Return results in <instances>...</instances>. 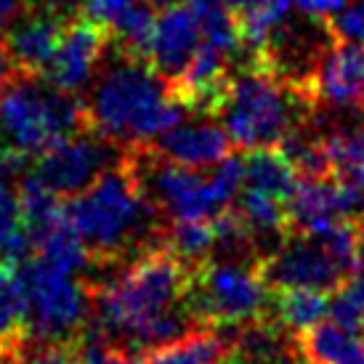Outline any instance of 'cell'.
Returning a JSON list of instances; mask_svg holds the SVG:
<instances>
[{
  "label": "cell",
  "mask_w": 364,
  "mask_h": 364,
  "mask_svg": "<svg viewBox=\"0 0 364 364\" xmlns=\"http://www.w3.org/2000/svg\"><path fill=\"white\" fill-rule=\"evenodd\" d=\"M162 245L173 250L189 266L203 263L218 247L215 218H194V221H173L168 232H162Z\"/></svg>",
  "instance_id": "484cf974"
},
{
  "label": "cell",
  "mask_w": 364,
  "mask_h": 364,
  "mask_svg": "<svg viewBox=\"0 0 364 364\" xmlns=\"http://www.w3.org/2000/svg\"><path fill=\"white\" fill-rule=\"evenodd\" d=\"M200 46H203V30L192 9L171 6L160 16H154L149 41L144 46V59L173 85L186 72Z\"/></svg>",
  "instance_id": "5bb4252c"
},
{
  "label": "cell",
  "mask_w": 364,
  "mask_h": 364,
  "mask_svg": "<svg viewBox=\"0 0 364 364\" xmlns=\"http://www.w3.org/2000/svg\"><path fill=\"white\" fill-rule=\"evenodd\" d=\"M30 237L24 232L19 197L11 192V186H0V261H27Z\"/></svg>",
  "instance_id": "4316f807"
},
{
  "label": "cell",
  "mask_w": 364,
  "mask_h": 364,
  "mask_svg": "<svg viewBox=\"0 0 364 364\" xmlns=\"http://www.w3.org/2000/svg\"><path fill=\"white\" fill-rule=\"evenodd\" d=\"M330 314V298L327 293L319 290H279L277 306H274V316L277 324L282 327L284 333L301 335L306 330H311L314 324L324 322V316Z\"/></svg>",
  "instance_id": "cb8c5ba5"
},
{
  "label": "cell",
  "mask_w": 364,
  "mask_h": 364,
  "mask_svg": "<svg viewBox=\"0 0 364 364\" xmlns=\"http://www.w3.org/2000/svg\"><path fill=\"white\" fill-rule=\"evenodd\" d=\"M24 173V154L0 144V186H11Z\"/></svg>",
  "instance_id": "1f68e13d"
},
{
  "label": "cell",
  "mask_w": 364,
  "mask_h": 364,
  "mask_svg": "<svg viewBox=\"0 0 364 364\" xmlns=\"http://www.w3.org/2000/svg\"><path fill=\"white\" fill-rule=\"evenodd\" d=\"M330 316L338 324L364 330V247L354 272L346 277V282L330 298Z\"/></svg>",
  "instance_id": "83f0119b"
},
{
  "label": "cell",
  "mask_w": 364,
  "mask_h": 364,
  "mask_svg": "<svg viewBox=\"0 0 364 364\" xmlns=\"http://www.w3.org/2000/svg\"><path fill=\"white\" fill-rule=\"evenodd\" d=\"M75 354H77V364H136L125 348L109 343L102 335L75 346Z\"/></svg>",
  "instance_id": "4dcf8cb0"
},
{
  "label": "cell",
  "mask_w": 364,
  "mask_h": 364,
  "mask_svg": "<svg viewBox=\"0 0 364 364\" xmlns=\"http://www.w3.org/2000/svg\"><path fill=\"white\" fill-rule=\"evenodd\" d=\"M35 3H43V6H46V9H53V6H56V3H59V0H35Z\"/></svg>",
  "instance_id": "74e56055"
},
{
  "label": "cell",
  "mask_w": 364,
  "mask_h": 364,
  "mask_svg": "<svg viewBox=\"0 0 364 364\" xmlns=\"http://www.w3.org/2000/svg\"><path fill=\"white\" fill-rule=\"evenodd\" d=\"M309 109L314 107L298 88L253 64L229 80L218 114L234 146L247 152L279 146Z\"/></svg>",
  "instance_id": "277c9868"
},
{
  "label": "cell",
  "mask_w": 364,
  "mask_h": 364,
  "mask_svg": "<svg viewBox=\"0 0 364 364\" xmlns=\"http://www.w3.org/2000/svg\"><path fill=\"white\" fill-rule=\"evenodd\" d=\"M306 99L311 107L364 112V46L333 38L309 77Z\"/></svg>",
  "instance_id": "7c38bea8"
},
{
  "label": "cell",
  "mask_w": 364,
  "mask_h": 364,
  "mask_svg": "<svg viewBox=\"0 0 364 364\" xmlns=\"http://www.w3.org/2000/svg\"><path fill=\"white\" fill-rule=\"evenodd\" d=\"M237 218L242 221L245 232L250 240H282V234L290 232V218H287V205L282 197H274L261 189L242 186L237 194Z\"/></svg>",
  "instance_id": "d6986e66"
},
{
  "label": "cell",
  "mask_w": 364,
  "mask_h": 364,
  "mask_svg": "<svg viewBox=\"0 0 364 364\" xmlns=\"http://www.w3.org/2000/svg\"><path fill=\"white\" fill-rule=\"evenodd\" d=\"M287 205L290 229L298 232H322L335 223L362 221L364 218V189L348 186L333 176L298 178Z\"/></svg>",
  "instance_id": "8fae6325"
},
{
  "label": "cell",
  "mask_w": 364,
  "mask_h": 364,
  "mask_svg": "<svg viewBox=\"0 0 364 364\" xmlns=\"http://www.w3.org/2000/svg\"><path fill=\"white\" fill-rule=\"evenodd\" d=\"M298 354L306 364H364V330L319 322L298 335Z\"/></svg>",
  "instance_id": "e0dca14e"
},
{
  "label": "cell",
  "mask_w": 364,
  "mask_h": 364,
  "mask_svg": "<svg viewBox=\"0 0 364 364\" xmlns=\"http://www.w3.org/2000/svg\"><path fill=\"white\" fill-rule=\"evenodd\" d=\"M152 9H160V11H165V9H171V6H178L181 0H146Z\"/></svg>",
  "instance_id": "8d00e7d4"
},
{
  "label": "cell",
  "mask_w": 364,
  "mask_h": 364,
  "mask_svg": "<svg viewBox=\"0 0 364 364\" xmlns=\"http://www.w3.org/2000/svg\"><path fill=\"white\" fill-rule=\"evenodd\" d=\"M21 11H24V0H0V30L19 19Z\"/></svg>",
  "instance_id": "e575fe53"
},
{
  "label": "cell",
  "mask_w": 364,
  "mask_h": 364,
  "mask_svg": "<svg viewBox=\"0 0 364 364\" xmlns=\"http://www.w3.org/2000/svg\"><path fill=\"white\" fill-rule=\"evenodd\" d=\"M189 309L200 324L242 327L269 311V284L258 261L221 258L192 266Z\"/></svg>",
  "instance_id": "ba28073f"
},
{
  "label": "cell",
  "mask_w": 364,
  "mask_h": 364,
  "mask_svg": "<svg viewBox=\"0 0 364 364\" xmlns=\"http://www.w3.org/2000/svg\"><path fill=\"white\" fill-rule=\"evenodd\" d=\"M64 19L53 9H43L30 16H19L11 24V32L6 38L11 56L24 75H38L48 70L53 59V51L59 46Z\"/></svg>",
  "instance_id": "2e32d148"
},
{
  "label": "cell",
  "mask_w": 364,
  "mask_h": 364,
  "mask_svg": "<svg viewBox=\"0 0 364 364\" xmlns=\"http://www.w3.org/2000/svg\"><path fill=\"white\" fill-rule=\"evenodd\" d=\"M128 152L131 149L88 128V133H70L38 154V162L32 165L27 178L56 197H75L93 181H99L109 168L120 165Z\"/></svg>",
  "instance_id": "30bf717a"
},
{
  "label": "cell",
  "mask_w": 364,
  "mask_h": 364,
  "mask_svg": "<svg viewBox=\"0 0 364 364\" xmlns=\"http://www.w3.org/2000/svg\"><path fill=\"white\" fill-rule=\"evenodd\" d=\"M27 341V301L16 261H0V354Z\"/></svg>",
  "instance_id": "ffe728a7"
},
{
  "label": "cell",
  "mask_w": 364,
  "mask_h": 364,
  "mask_svg": "<svg viewBox=\"0 0 364 364\" xmlns=\"http://www.w3.org/2000/svg\"><path fill=\"white\" fill-rule=\"evenodd\" d=\"M364 240L359 221L335 223L322 232L282 237L272 253L261 258V274L269 290H319L335 293L354 272Z\"/></svg>",
  "instance_id": "5b68a950"
},
{
  "label": "cell",
  "mask_w": 364,
  "mask_h": 364,
  "mask_svg": "<svg viewBox=\"0 0 364 364\" xmlns=\"http://www.w3.org/2000/svg\"><path fill=\"white\" fill-rule=\"evenodd\" d=\"M24 301H27V338L70 341L88 322L93 311V295L77 279V274L61 272L41 258L19 263Z\"/></svg>",
  "instance_id": "9c48e42d"
},
{
  "label": "cell",
  "mask_w": 364,
  "mask_h": 364,
  "mask_svg": "<svg viewBox=\"0 0 364 364\" xmlns=\"http://www.w3.org/2000/svg\"><path fill=\"white\" fill-rule=\"evenodd\" d=\"M107 51V32L91 19L64 21L59 46L46 70L51 85L67 93H77L88 88L99 72V64Z\"/></svg>",
  "instance_id": "4fadbf2b"
},
{
  "label": "cell",
  "mask_w": 364,
  "mask_h": 364,
  "mask_svg": "<svg viewBox=\"0 0 364 364\" xmlns=\"http://www.w3.org/2000/svg\"><path fill=\"white\" fill-rule=\"evenodd\" d=\"M19 75H21V70L16 67L14 56H11L9 46H6V41H0V91H3L14 77H19Z\"/></svg>",
  "instance_id": "836d02e7"
},
{
  "label": "cell",
  "mask_w": 364,
  "mask_h": 364,
  "mask_svg": "<svg viewBox=\"0 0 364 364\" xmlns=\"http://www.w3.org/2000/svg\"><path fill=\"white\" fill-rule=\"evenodd\" d=\"M330 176L338 181L364 189V128L341 125L322 136Z\"/></svg>",
  "instance_id": "603a6c76"
},
{
  "label": "cell",
  "mask_w": 364,
  "mask_h": 364,
  "mask_svg": "<svg viewBox=\"0 0 364 364\" xmlns=\"http://www.w3.org/2000/svg\"><path fill=\"white\" fill-rule=\"evenodd\" d=\"M346 6V0H290V9L295 14H306V16H314V19H330L333 14Z\"/></svg>",
  "instance_id": "d6a6232c"
},
{
  "label": "cell",
  "mask_w": 364,
  "mask_h": 364,
  "mask_svg": "<svg viewBox=\"0 0 364 364\" xmlns=\"http://www.w3.org/2000/svg\"><path fill=\"white\" fill-rule=\"evenodd\" d=\"M232 146V139L221 122L200 117L181 120L176 128L162 133L154 141V154L189 168H213L229 157Z\"/></svg>",
  "instance_id": "9a60e30c"
},
{
  "label": "cell",
  "mask_w": 364,
  "mask_h": 364,
  "mask_svg": "<svg viewBox=\"0 0 364 364\" xmlns=\"http://www.w3.org/2000/svg\"><path fill=\"white\" fill-rule=\"evenodd\" d=\"M186 6L200 21L203 41L234 56L242 51V35H240V21L234 11L226 6V0H186Z\"/></svg>",
  "instance_id": "d4e9b609"
},
{
  "label": "cell",
  "mask_w": 364,
  "mask_h": 364,
  "mask_svg": "<svg viewBox=\"0 0 364 364\" xmlns=\"http://www.w3.org/2000/svg\"><path fill=\"white\" fill-rule=\"evenodd\" d=\"M282 327H269L263 319L247 324L245 333L232 341L229 356L223 364H298L290 354V346L282 341Z\"/></svg>",
  "instance_id": "44dd1931"
},
{
  "label": "cell",
  "mask_w": 364,
  "mask_h": 364,
  "mask_svg": "<svg viewBox=\"0 0 364 364\" xmlns=\"http://www.w3.org/2000/svg\"><path fill=\"white\" fill-rule=\"evenodd\" d=\"M266 0H226V6L234 11V14H247V11H253V9H258V6H263Z\"/></svg>",
  "instance_id": "d590c367"
},
{
  "label": "cell",
  "mask_w": 364,
  "mask_h": 364,
  "mask_svg": "<svg viewBox=\"0 0 364 364\" xmlns=\"http://www.w3.org/2000/svg\"><path fill=\"white\" fill-rule=\"evenodd\" d=\"M82 125V102L75 99V93L41 82L38 75L21 72L0 91V144L24 157L46 152L51 144L77 133Z\"/></svg>",
  "instance_id": "52a82bcc"
},
{
  "label": "cell",
  "mask_w": 364,
  "mask_h": 364,
  "mask_svg": "<svg viewBox=\"0 0 364 364\" xmlns=\"http://www.w3.org/2000/svg\"><path fill=\"white\" fill-rule=\"evenodd\" d=\"M64 208L72 229L99 261H120L128 253L157 247V240L162 242L160 210L144 192L133 154L70 197Z\"/></svg>",
  "instance_id": "3957f363"
},
{
  "label": "cell",
  "mask_w": 364,
  "mask_h": 364,
  "mask_svg": "<svg viewBox=\"0 0 364 364\" xmlns=\"http://www.w3.org/2000/svg\"><path fill=\"white\" fill-rule=\"evenodd\" d=\"M16 356H19V364H77V354L70 341L21 343Z\"/></svg>",
  "instance_id": "f546056e"
},
{
  "label": "cell",
  "mask_w": 364,
  "mask_h": 364,
  "mask_svg": "<svg viewBox=\"0 0 364 364\" xmlns=\"http://www.w3.org/2000/svg\"><path fill=\"white\" fill-rule=\"evenodd\" d=\"M327 30L335 41L364 46V0H346V6L327 19Z\"/></svg>",
  "instance_id": "f1b7e54d"
},
{
  "label": "cell",
  "mask_w": 364,
  "mask_h": 364,
  "mask_svg": "<svg viewBox=\"0 0 364 364\" xmlns=\"http://www.w3.org/2000/svg\"><path fill=\"white\" fill-rule=\"evenodd\" d=\"M192 266L157 245L133 258L112 279L93 287L99 335L125 351H149L192 333Z\"/></svg>",
  "instance_id": "6da1fadb"
},
{
  "label": "cell",
  "mask_w": 364,
  "mask_h": 364,
  "mask_svg": "<svg viewBox=\"0 0 364 364\" xmlns=\"http://www.w3.org/2000/svg\"><path fill=\"white\" fill-rule=\"evenodd\" d=\"M144 192L173 221H194V218H218L229 210L242 192V157H226L213 168H189L178 162L141 160L133 154Z\"/></svg>",
  "instance_id": "8992f818"
},
{
  "label": "cell",
  "mask_w": 364,
  "mask_h": 364,
  "mask_svg": "<svg viewBox=\"0 0 364 364\" xmlns=\"http://www.w3.org/2000/svg\"><path fill=\"white\" fill-rule=\"evenodd\" d=\"M242 186L287 200L301 176L279 152V146H263V149H247V154L242 157Z\"/></svg>",
  "instance_id": "7402d4cb"
},
{
  "label": "cell",
  "mask_w": 364,
  "mask_h": 364,
  "mask_svg": "<svg viewBox=\"0 0 364 364\" xmlns=\"http://www.w3.org/2000/svg\"><path fill=\"white\" fill-rule=\"evenodd\" d=\"M82 109L93 133L139 149L186 120L189 107L144 56L125 51L93 77Z\"/></svg>",
  "instance_id": "7a4b0ae2"
},
{
  "label": "cell",
  "mask_w": 364,
  "mask_h": 364,
  "mask_svg": "<svg viewBox=\"0 0 364 364\" xmlns=\"http://www.w3.org/2000/svg\"><path fill=\"white\" fill-rule=\"evenodd\" d=\"M232 341L213 330L186 333L171 343L141 351L136 364H223Z\"/></svg>",
  "instance_id": "ac0fdd59"
}]
</instances>
